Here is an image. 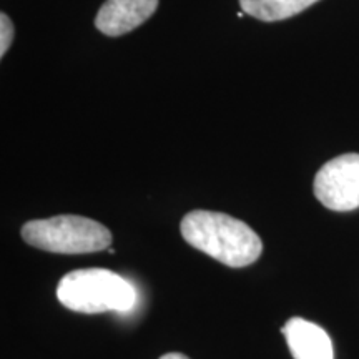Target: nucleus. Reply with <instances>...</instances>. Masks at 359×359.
<instances>
[{
    "label": "nucleus",
    "mask_w": 359,
    "mask_h": 359,
    "mask_svg": "<svg viewBox=\"0 0 359 359\" xmlns=\"http://www.w3.org/2000/svg\"><path fill=\"white\" fill-rule=\"evenodd\" d=\"M180 230L188 245L226 266L243 268L262 257V238L226 213L195 210L185 215Z\"/></svg>",
    "instance_id": "f257e3e1"
},
{
    "label": "nucleus",
    "mask_w": 359,
    "mask_h": 359,
    "mask_svg": "<svg viewBox=\"0 0 359 359\" xmlns=\"http://www.w3.org/2000/svg\"><path fill=\"white\" fill-rule=\"evenodd\" d=\"M57 298L65 308L77 313L97 314L107 311H128L133 308V286L110 269H75L62 278Z\"/></svg>",
    "instance_id": "f03ea898"
},
{
    "label": "nucleus",
    "mask_w": 359,
    "mask_h": 359,
    "mask_svg": "<svg viewBox=\"0 0 359 359\" xmlns=\"http://www.w3.org/2000/svg\"><path fill=\"white\" fill-rule=\"evenodd\" d=\"M22 238L34 248L62 255L95 253L111 245L109 228L79 215L27 222L22 226Z\"/></svg>",
    "instance_id": "7ed1b4c3"
},
{
    "label": "nucleus",
    "mask_w": 359,
    "mask_h": 359,
    "mask_svg": "<svg viewBox=\"0 0 359 359\" xmlns=\"http://www.w3.org/2000/svg\"><path fill=\"white\" fill-rule=\"evenodd\" d=\"M313 191L333 212L359 208V154L339 155L323 165L314 177Z\"/></svg>",
    "instance_id": "20e7f679"
},
{
    "label": "nucleus",
    "mask_w": 359,
    "mask_h": 359,
    "mask_svg": "<svg viewBox=\"0 0 359 359\" xmlns=\"http://www.w3.org/2000/svg\"><path fill=\"white\" fill-rule=\"evenodd\" d=\"M158 0H107L95 17V27L107 37L132 32L154 15Z\"/></svg>",
    "instance_id": "39448f33"
},
{
    "label": "nucleus",
    "mask_w": 359,
    "mask_h": 359,
    "mask_svg": "<svg viewBox=\"0 0 359 359\" xmlns=\"http://www.w3.org/2000/svg\"><path fill=\"white\" fill-rule=\"evenodd\" d=\"M281 331L294 359H333V343L321 326L291 318Z\"/></svg>",
    "instance_id": "423d86ee"
},
{
    "label": "nucleus",
    "mask_w": 359,
    "mask_h": 359,
    "mask_svg": "<svg viewBox=\"0 0 359 359\" xmlns=\"http://www.w3.org/2000/svg\"><path fill=\"white\" fill-rule=\"evenodd\" d=\"M320 0H240L246 15L263 22H280L298 15Z\"/></svg>",
    "instance_id": "0eeeda50"
},
{
    "label": "nucleus",
    "mask_w": 359,
    "mask_h": 359,
    "mask_svg": "<svg viewBox=\"0 0 359 359\" xmlns=\"http://www.w3.org/2000/svg\"><path fill=\"white\" fill-rule=\"evenodd\" d=\"M13 34H15V30H13L11 17L2 12L0 13V57L6 55L8 48H11Z\"/></svg>",
    "instance_id": "6e6552de"
},
{
    "label": "nucleus",
    "mask_w": 359,
    "mask_h": 359,
    "mask_svg": "<svg viewBox=\"0 0 359 359\" xmlns=\"http://www.w3.org/2000/svg\"><path fill=\"white\" fill-rule=\"evenodd\" d=\"M160 359H190V358H187L185 354H180V353H168L165 354V356H161Z\"/></svg>",
    "instance_id": "1a4fd4ad"
}]
</instances>
